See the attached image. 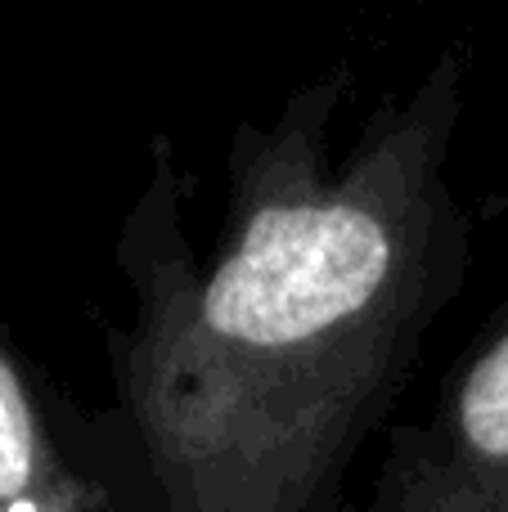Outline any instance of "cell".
<instances>
[{"label":"cell","mask_w":508,"mask_h":512,"mask_svg":"<svg viewBox=\"0 0 508 512\" xmlns=\"http://www.w3.org/2000/svg\"><path fill=\"white\" fill-rule=\"evenodd\" d=\"M473 45L455 41L333 158L351 68L315 77L225 158L212 261L185 234L167 135L117 234L131 324L108 328L113 405L59 423L99 512H329L365 436L473 265L450 189Z\"/></svg>","instance_id":"cell-1"},{"label":"cell","mask_w":508,"mask_h":512,"mask_svg":"<svg viewBox=\"0 0 508 512\" xmlns=\"http://www.w3.org/2000/svg\"><path fill=\"white\" fill-rule=\"evenodd\" d=\"M374 512H508V297L428 423L396 432Z\"/></svg>","instance_id":"cell-2"},{"label":"cell","mask_w":508,"mask_h":512,"mask_svg":"<svg viewBox=\"0 0 508 512\" xmlns=\"http://www.w3.org/2000/svg\"><path fill=\"white\" fill-rule=\"evenodd\" d=\"M0 508L5 512H99L59 418L0 328Z\"/></svg>","instance_id":"cell-3"},{"label":"cell","mask_w":508,"mask_h":512,"mask_svg":"<svg viewBox=\"0 0 508 512\" xmlns=\"http://www.w3.org/2000/svg\"><path fill=\"white\" fill-rule=\"evenodd\" d=\"M0 512H5V508H0Z\"/></svg>","instance_id":"cell-4"}]
</instances>
